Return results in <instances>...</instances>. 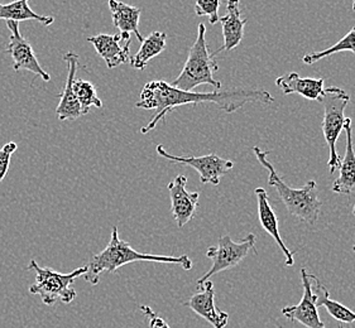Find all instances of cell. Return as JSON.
<instances>
[{
    "mask_svg": "<svg viewBox=\"0 0 355 328\" xmlns=\"http://www.w3.org/2000/svg\"><path fill=\"white\" fill-rule=\"evenodd\" d=\"M348 51L355 55V27L350 29L345 36L341 38L340 41L335 43L334 46L329 47L327 50L321 51V52H313V53H307L302 58V62L306 64H313L319 62L324 58L333 56L335 53Z\"/></svg>",
    "mask_w": 355,
    "mask_h": 328,
    "instance_id": "obj_23",
    "label": "cell"
},
{
    "mask_svg": "<svg viewBox=\"0 0 355 328\" xmlns=\"http://www.w3.org/2000/svg\"><path fill=\"white\" fill-rule=\"evenodd\" d=\"M18 148L15 142L7 143L3 148H0V182L7 177L9 167H10V159Z\"/></svg>",
    "mask_w": 355,
    "mask_h": 328,
    "instance_id": "obj_26",
    "label": "cell"
},
{
    "mask_svg": "<svg viewBox=\"0 0 355 328\" xmlns=\"http://www.w3.org/2000/svg\"><path fill=\"white\" fill-rule=\"evenodd\" d=\"M186 185L187 179L185 176H178L167 185L171 197V212L180 228H184L195 217L199 205L200 193L189 192Z\"/></svg>",
    "mask_w": 355,
    "mask_h": 328,
    "instance_id": "obj_11",
    "label": "cell"
},
{
    "mask_svg": "<svg viewBox=\"0 0 355 328\" xmlns=\"http://www.w3.org/2000/svg\"><path fill=\"white\" fill-rule=\"evenodd\" d=\"M205 102L215 104L220 110L230 114L242 109L247 104L270 105L275 102V98L267 90L243 87L215 90L211 93L184 91L164 81L155 80L144 85L141 93V99L135 104V107L138 109L156 111L152 120L141 129V133L147 134L153 129H156L159 122H164L166 116L176 107L199 105Z\"/></svg>",
    "mask_w": 355,
    "mask_h": 328,
    "instance_id": "obj_1",
    "label": "cell"
},
{
    "mask_svg": "<svg viewBox=\"0 0 355 328\" xmlns=\"http://www.w3.org/2000/svg\"><path fill=\"white\" fill-rule=\"evenodd\" d=\"M73 93L78 98V104L83 110V114H89L90 107H103V101L98 98L96 87L86 80H73Z\"/></svg>",
    "mask_w": 355,
    "mask_h": 328,
    "instance_id": "obj_24",
    "label": "cell"
},
{
    "mask_svg": "<svg viewBox=\"0 0 355 328\" xmlns=\"http://www.w3.org/2000/svg\"><path fill=\"white\" fill-rule=\"evenodd\" d=\"M156 150L161 157L170 161L172 163L186 164L189 167H192L195 171L199 173L200 181L204 185L206 183L213 185H219L221 177L225 176L227 172L233 170V167H234L233 161H227L216 154H207L202 157L172 156L167 150L164 149L162 144L157 145Z\"/></svg>",
    "mask_w": 355,
    "mask_h": 328,
    "instance_id": "obj_8",
    "label": "cell"
},
{
    "mask_svg": "<svg viewBox=\"0 0 355 328\" xmlns=\"http://www.w3.org/2000/svg\"><path fill=\"white\" fill-rule=\"evenodd\" d=\"M205 35V24L200 23L196 41L190 48L185 66L178 79L171 82V86L184 91H192L200 85L214 86L216 90H220V81L214 79V73L219 70V64L209 50Z\"/></svg>",
    "mask_w": 355,
    "mask_h": 328,
    "instance_id": "obj_4",
    "label": "cell"
},
{
    "mask_svg": "<svg viewBox=\"0 0 355 328\" xmlns=\"http://www.w3.org/2000/svg\"><path fill=\"white\" fill-rule=\"evenodd\" d=\"M253 152L258 162L268 171V185L276 188L279 199L284 202L288 212L310 226L316 225L322 207V202L319 200L318 183L315 181H309L299 190L291 188L284 183V179L278 176L273 164L268 161L267 156L270 152H264L259 147H253Z\"/></svg>",
    "mask_w": 355,
    "mask_h": 328,
    "instance_id": "obj_3",
    "label": "cell"
},
{
    "mask_svg": "<svg viewBox=\"0 0 355 328\" xmlns=\"http://www.w3.org/2000/svg\"><path fill=\"white\" fill-rule=\"evenodd\" d=\"M318 277L310 274L306 269H301V280L304 286V295L299 304L282 308V314L290 321L299 322L307 328H327L320 320L318 312V294L313 291L315 280Z\"/></svg>",
    "mask_w": 355,
    "mask_h": 328,
    "instance_id": "obj_10",
    "label": "cell"
},
{
    "mask_svg": "<svg viewBox=\"0 0 355 328\" xmlns=\"http://www.w3.org/2000/svg\"><path fill=\"white\" fill-rule=\"evenodd\" d=\"M64 60L67 64V79L64 84V91L60 95V102L56 109L57 118L61 122L76 120L78 118L84 116L72 86L75 75L78 71V56L75 52H67L64 55Z\"/></svg>",
    "mask_w": 355,
    "mask_h": 328,
    "instance_id": "obj_13",
    "label": "cell"
},
{
    "mask_svg": "<svg viewBox=\"0 0 355 328\" xmlns=\"http://www.w3.org/2000/svg\"><path fill=\"white\" fill-rule=\"evenodd\" d=\"M135 262H153V263H166V264L181 265L185 271H190L192 262L187 255L181 257H167V255H156L139 253L132 248L130 244L121 240L118 228L114 226L112 230L110 242L107 248L95 254L90 259L87 271L84 274L86 282L92 286H96L100 282V275L103 273H114L124 265L135 263Z\"/></svg>",
    "mask_w": 355,
    "mask_h": 328,
    "instance_id": "obj_2",
    "label": "cell"
},
{
    "mask_svg": "<svg viewBox=\"0 0 355 328\" xmlns=\"http://www.w3.org/2000/svg\"><path fill=\"white\" fill-rule=\"evenodd\" d=\"M27 271H36V280L29 286V293L38 295L43 304L53 306L57 300L70 304L76 298L78 292L73 288V282L85 274L87 266L64 274L51 268H42L36 260H31Z\"/></svg>",
    "mask_w": 355,
    "mask_h": 328,
    "instance_id": "obj_5",
    "label": "cell"
},
{
    "mask_svg": "<svg viewBox=\"0 0 355 328\" xmlns=\"http://www.w3.org/2000/svg\"><path fill=\"white\" fill-rule=\"evenodd\" d=\"M353 10L355 12V0H353Z\"/></svg>",
    "mask_w": 355,
    "mask_h": 328,
    "instance_id": "obj_29",
    "label": "cell"
},
{
    "mask_svg": "<svg viewBox=\"0 0 355 328\" xmlns=\"http://www.w3.org/2000/svg\"><path fill=\"white\" fill-rule=\"evenodd\" d=\"M254 194H256L257 197L258 219H259V222H261V226H262L263 230L270 237H273V240L277 243L279 249L282 250V253H284V257H286L284 264L287 265V266H293V264H295L293 253L286 246V244L284 243V240L281 237L279 228H278L277 216H276L275 211H273V207L270 206L268 193L262 187H258V188L254 190Z\"/></svg>",
    "mask_w": 355,
    "mask_h": 328,
    "instance_id": "obj_14",
    "label": "cell"
},
{
    "mask_svg": "<svg viewBox=\"0 0 355 328\" xmlns=\"http://www.w3.org/2000/svg\"><path fill=\"white\" fill-rule=\"evenodd\" d=\"M167 35L164 32H153L143 39L142 46L137 55L130 57V66L135 70H144L152 58L161 55L166 48Z\"/></svg>",
    "mask_w": 355,
    "mask_h": 328,
    "instance_id": "obj_21",
    "label": "cell"
},
{
    "mask_svg": "<svg viewBox=\"0 0 355 328\" xmlns=\"http://www.w3.org/2000/svg\"><path fill=\"white\" fill-rule=\"evenodd\" d=\"M220 0H196L195 13L198 17H207L210 24H216L220 21L219 15Z\"/></svg>",
    "mask_w": 355,
    "mask_h": 328,
    "instance_id": "obj_25",
    "label": "cell"
},
{
    "mask_svg": "<svg viewBox=\"0 0 355 328\" xmlns=\"http://www.w3.org/2000/svg\"><path fill=\"white\" fill-rule=\"evenodd\" d=\"M239 6L241 0H227V15L221 17L219 21L223 26L224 43L219 50L214 52V56H216L221 51L234 50L242 42L244 28L248 21L242 18V10Z\"/></svg>",
    "mask_w": 355,
    "mask_h": 328,
    "instance_id": "obj_16",
    "label": "cell"
},
{
    "mask_svg": "<svg viewBox=\"0 0 355 328\" xmlns=\"http://www.w3.org/2000/svg\"><path fill=\"white\" fill-rule=\"evenodd\" d=\"M344 131L347 136V150L344 161L340 162L339 177L333 183V192L338 194H350L355 190V152L353 144V128L352 119L345 118Z\"/></svg>",
    "mask_w": 355,
    "mask_h": 328,
    "instance_id": "obj_19",
    "label": "cell"
},
{
    "mask_svg": "<svg viewBox=\"0 0 355 328\" xmlns=\"http://www.w3.org/2000/svg\"><path fill=\"white\" fill-rule=\"evenodd\" d=\"M141 311H142V313L146 316V318L148 320L150 328H171L170 326H168V323L164 321L162 317H159V316H158L152 308L148 307V306L142 304V306H141Z\"/></svg>",
    "mask_w": 355,
    "mask_h": 328,
    "instance_id": "obj_27",
    "label": "cell"
},
{
    "mask_svg": "<svg viewBox=\"0 0 355 328\" xmlns=\"http://www.w3.org/2000/svg\"><path fill=\"white\" fill-rule=\"evenodd\" d=\"M256 236L249 234L241 243H235L229 235L221 236L216 246H210L206 251V257H209L213 265L209 271L198 280V286L210 280L215 274L221 271L235 268L248 257L249 251L254 250Z\"/></svg>",
    "mask_w": 355,
    "mask_h": 328,
    "instance_id": "obj_7",
    "label": "cell"
},
{
    "mask_svg": "<svg viewBox=\"0 0 355 328\" xmlns=\"http://www.w3.org/2000/svg\"><path fill=\"white\" fill-rule=\"evenodd\" d=\"M7 26L10 32V38H9L6 52L8 55H10V57L13 60V70L17 72H32L38 78H41L44 82H49L51 80L50 73L43 70L42 66L37 60L32 44L21 36L19 23L8 21Z\"/></svg>",
    "mask_w": 355,
    "mask_h": 328,
    "instance_id": "obj_9",
    "label": "cell"
},
{
    "mask_svg": "<svg viewBox=\"0 0 355 328\" xmlns=\"http://www.w3.org/2000/svg\"><path fill=\"white\" fill-rule=\"evenodd\" d=\"M87 42L92 43L96 53L107 64V69H115L130 61V43L121 44V35H96L89 37Z\"/></svg>",
    "mask_w": 355,
    "mask_h": 328,
    "instance_id": "obj_15",
    "label": "cell"
},
{
    "mask_svg": "<svg viewBox=\"0 0 355 328\" xmlns=\"http://www.w3.org/2000/svg\"><path fill=\"white\" fill-rule=\"evenodd\" d=\"M29 0H15L12 3L3 4L0 1V19L4 21H37L43 26H51L55 18L50 15H40L35 13L28 4Z\"/></svg>",
    "mask_w": 355,
    "mask_h": 328,
    "instance_id": "obj_20",
    "label": "cell"
},
{
    "mask_svg": "<svg viewBox=\"0 0 355 328\" xmlns=\"http://www.w3.org/2000/svg\"><path fill=\"white\" fill-rule=\"evenodd\" d=\"M200 291L195 293L185 303L186 307L209 322L214 328H225L229 322V314L215 306V289L211 280H206L199 286Z\"/></svg>",
    "mask_w": 355,
    "mask_h": 328,
    "instance_id": "obj_12",
    "label": "cell"
},
{
    "mask_svg": "<svg viewBox=\"0 0 355 328\" xmlns=\"http://www.w3.org/2000/svg\"><path fill=\"white\" fill-rule=\"evenodd\" d=\"M350 96L340 87H327L324 91L320 102L324 105V120H322V133L325 136L330 157L327 167L333 174L340 167V157L336 150V143L344 130L345 122V109L348 107Z\"/></svg>",
    "mask_w": 355,
    "mask_h": 328,
    "instance_id": "obj_6",
    "label": "cell"
},
{
    "mask_svg": "<svg viewBox=\"0 0 355 328\" xmlns=\"http://www.w3.org/2000/svg\"><path fill=\"white\" fill-rule=\"evenodd\" d=\"M276 85L284 95L299 93L309 100L321 101L325 91V80L301 78L296 72L286 73L276 80Z\"/></svg>",
    "mask_w": 355,
    "mask_h": 328,
    "instance_id": "obj_18",
    "label": "cell"
},
{
    "mask_svg": "<svg viewBox=\"0 0 355 328\" xmlns=\"http://www.w3.org/2000/svg\"><path fill=\"white\" fill-rule=\"evenodd\" d=\"M353 214H354V216H355V205H354V208H353ZM353 251H354V253H355V245H353Z\"/></svg>",
    "mask_w": 355,
    "mask_h": 328,
    "instance_id": "obj_28",
    "label": "cell"
},
{
    "mask_svg": "<svg viewBox=\"0 0 355 328\" xmlns=\"http://www.w3.org/2000/svg\"><path fill=\"white\" fill-rule=\"evenodd\" d=\"M315 288L319 291L318 294V307H324L327 311V313L330 314L336 321L343 322V323H353L355 322V312L352 311L350 308L345 307L344 304H341L336 300L330 298V293L325 286H322L319 282V279H316L315 282Z\"/></svg>",
    "mask_w": 355,
    "mask_h": 328,
    "instance_id": "obj_22",
    "label": "cell"
},
{
    "mask_svg": "<svg viewBox=\"0 0 355 328\" xmlns=\"http://www.w3.org/2000/svg\"><path fill=\"white\" fill-rule=\"evenodd\" d=\"M109 9L112 12L114 26L121 30V41L128 42L130 41V35L133 33L138 41L142 43L143 38L139 32V19L142 10L139 8L128 6L119 0H109Z\"/></svg>",
    "mask_w": 355,
    "mask_h": 328,
    "instance_id": "obj_17",
    "label": "cell"
},
{
    "mask_svg": "<svg viewBox=\"0 0 355 328\" xmlns=\"http://www.w3.org/2000/svg\"><path fill=\"white\" fill-rule=\"evenodd\" d=\"M339 328H343V327H339Z\"/></svg>",
    "mask_w": 355,
    "mask_h": 328,
    "instance_id": "obj_30",
    "label": "cell"
}]
</instances>
